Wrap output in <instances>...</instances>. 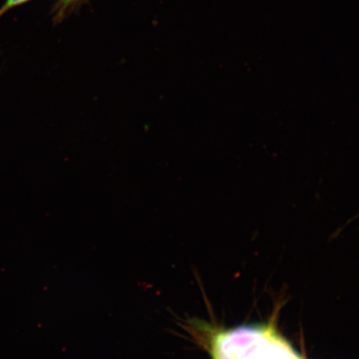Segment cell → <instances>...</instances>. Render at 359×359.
Masks as SVG:
<instances>
[{
  "instance_id": "obj_2",
  "label": "cell",
  "mask_w": 359,
  "mask_h": 359,
  "mask_svg": "<svg viewBox=\"0 0 359 359\" xmlns=\"http://www.w3.org/2000/svg\"><path fill=\"white\" fill-rule=\"evenodd\" d=\"M27 1H29V0H7L6 3L4 4V6L0 8V17H1L4 13L11 10V8Z\"/></svg>"
},
{
  "instance_id": "obj_1",
  "label": "cell",
  "mask_w": 359,
  "mask_h": 359,
  "mask_svg": "<svg viewBox=\"0 0 359 359\" xmlns=\"http://www.w3.org/2000/svg\"><path fill=\"white\" fill-rule=\"evenodd\" d=\"M82 1V0H60L58 4V17L64 15L65 12L74 4Z\"/></svg>"
}]
</instances>
